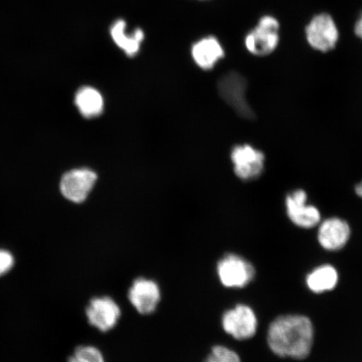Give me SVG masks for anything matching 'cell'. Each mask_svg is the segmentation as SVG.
<instances>
[{
	"label": "cell",
	"instance_id": "19",
	"mask_svg": "<svg viewBox=\"0 0 362 362\" xmlns=\"http://www.w3.org/2000/svg\"><path fill=\"white\" fill-rule=\"evenodd\" d=\"M15 260L11 252L6 250H0V276L6 274L12 269Z\"/></svg>",
	"mask_w": 362,
	"mask_h": 362
},
{
	"label": "cell",
	"instance_id": "1",
	"mask_svg": "<svg viewBox=\"0 0 362 362\" xmlns=\"http://www.w3.org/2000/svg\"><path fill=\"white\" fill-rule=\"evenodd\" d=\"M315 337L314 325L307 316H279L269 325L270 350L280 357L303 360L310 354Z\"/></svg>",
	"mask_w": 362,
	"mask_h": 362
},
{
	"label": "cell",
	"instance_id": "14",
	"mask_svg": "<svg viewBox=\"0 0 362 362\" xmlns=\"http://www.w3.org/2000/svg\"><path fill=\"white\" fill-rule=\"evenodd\" d=\"M339 274L336 268L329 264L317 267L306 277V285L315 293L333 291L337 287Z\"/></svg>",
	"mask_w": 362,
	"mask_h": 362
},
{
	"label": "cell",
	"instance_id": "15",
	"mask_svg": "<svg viewBox=\"0 0 362 362\" xmlns=\"http://www.w3.org/2000/svg\"><path fill=\"white\" fill-rule=\"evenodd\" d=\"M75 104L86 119H93L102 115L104 102L102 94L90 87L81 88L75 96Z\"/></svg>",
	"mask_w": 362,
	"mask_h": 362
},
{
	"label": "cell",
	"instance_id": "10",
	"mask_svg": "<svg viewBox=\"0 0 362 362\" xmlns=\"http://www.w3.org/2000/svg\"><path fill=\"white\" fill-rule=\"evenodd\" d=\"M98 179L97 174L88 169H76L62 176L60 189L63 197L74 203L86 201Z\"/></svg>",
	"mask_w": 362,
	"mask_h": 362
},
{
	"label": "cell",
	"instance_id": "9",
	"mask_svg": "<svg viewBox=\"0 0 362 362\" xmlns=\"http://www.w3.org/2000/svg\"><path fill=\"white\" fill-rule=\"evenodd\" d=\"M307 194L304 189H296L289 193L285 199L289 220L298 228L310 229L320 223L321 216L318 208L308 205Z\"/></svg>",
	"mask_w": 362,
	"mask_h": 362
},
{
	"label": "cell",
	"instance_id": "17",
	"mask_svg": "<svg viewBox=\"0 0 362 362\" xmlns=\"http://www.w3.org/2000/svg\"><path fill=\"white\" fill-rule=\"evenodd\" d=\"M68 362H105V360L97 347L80 346L75 350L74 355L69 357Z\"/></svg>",
	"mask_w": 362,
	"mask_h": 362
},
{
	"label": "cell",
	"instance_id": "11",
	"mask_svg": "<svg viewBox=\"0 0 362 362\" xmlns=\"http://www.w3.org/2000/svg\"><path fill=\"white\" fill-rule=\"evenodd\" d=\"M129 300L140 315L153 314L161 300L160 286L153 280L135 279L128 293Z\"/></svg>",
	"mask_w": 362,
	"mask_h": 362
},
{
	"label": "cell",
	"instance_id": "8",
	"mask_svg": "<svg viewBox=\"0 0 362 362\" xmlns=\"http://www.w3.org/2000/svg\"><path fill=\"white\" fill-rule=\"evenodd\" d=\"M88 323L101 332L115 328L121 317V309L115 300L108 296L93 298L86 309Z\"/></svg>",
	"mask_w": 362,
	"mask_h": 362
},
{
	"label": "cell",
	"instance_id": "12",
	"mask_svg": "<svg viewBox=\"0 0 362 362\" xmlns=\"http://www.w3.org/2000/svg\"><path fill=\"white\" fill-rule=\"evenodd\" d=\"M351 237L349 224L339 217H332L321 223L318 230L320 246L327 251L341 250Z\"/></svg>",
	"mask_w": 362,
	"mask_h": 362
},
{
	"label": "cell",
	"instance_id": "4",
	"mask_svg": "<svg viewBox=\"0 0 362 362\" xmlns=\"http://www.w3.org/2000/svg\"><path fill=\"white\" fill-rule=\"evenodd\" d=\"M217 276L226 288H243L255 277V269L250 262L234 253H228L216 266Z\"/></svg>",
	"mask_w": 362,
	"mask_h": 362
},
{
	"label": "cell",
	"instance_id": "7",
	"mask_svg": "<svg viewBox=\"0 0 362 362\" xmlns=\"http://www.w3.org/2000/svg\"><path fill=\"white\" fill-rule=\"evenodd\" d=\"M234 172L244 181L256 180L264 170V153L249 144L235 146L230 153Z\"/></svg>",
	"mask_w": 362,
	"mask_h": 362
},
{
	"label": "cell",
	"instance_id": "18",
	"mask_svg": "<svg viewBox=\"0 0 362 362\" xmlns=\"http://www.w3.org/2000/svg\"><path fill=\"white\" fill-rule=\"evenodd\" d=\"M205 362H242L236 351L224 346L212 348Z\"/></svg>",
	"mask_w": 362,
	"mask_h": 362
},
{
	"label": "cell",
	"instance_id": "21",
	"mask_svg": "<svg viewBox=\"0 0 362 362\" xmlns=\"http://www.w3.org/2000/svg\"><path fill=\"white\" fill-rule=\"evenodd\" d=\"M355 191L357 196L362 199V180L360 183L356 185Z\"/></svg>",
	"mask_w": 362,
	"mask_h": 362
},
{
	"label": "cell",
	"instance_id": "2",
	"mask_svg": "<svg viewBox=\"0 0 362 362\" xmlns=\"http://www.w3.org/2000/svg\"><path fill=\"white\" fill-rule=\"evenodd\" d=\"M280 24L274 16H264L257 25L247 34L245 47L256 57H266L273 53L278 47Z\"/></svg>",
	"mask_w": 362,
	"mask_h": 362
},
{
	"label": "cell",
	"instance_id": "3",
	"mask_svg": "<svg viewBox=\"0 0 362 362\" xmlns=\"http://www.w3.org/2000/svg\"><path fill=\"white\" fill-rule=\"evenodd\" d=\"M217 89L221 98L233 107L240 117L252 120L255 112L247 99V81L237 72H229L221 78Z\"/></svg>",
	"mask_w": 362,
	"mask_h": 362
},
{
	"label": "cell",
	"instance_id": "13",
	"mask_svg": "<svg viewBox=\"0 0 362 362\" xmlns=\"http://www.w3.org/2000/svg\"><path fill=\"white\" fill-rule=\"evenodd\" d=\"M224 56V49L215 37L203 39L192 48L194 62L204 70L212 69Z\"/></svg>",
	"mask_w": 362,
	"mask_h": 362
},
{
	"label": "cell",
	"instance_id": "6",
	"mask_svg": "<svg viewBox=\"0 0 362 362\" xmlns=\"http://www.w3.org/2000/svg\"><path fill=\"white\" fill-rule=\"evenodd\" d=\"M224 332L238 341H246L255 337L257 318L255 310L247 305H238L226 310L221 318Z\"/></svg>",
	"mask_w": 362,
	"mask_h": 362
},
{
	"label": "cell",
	"instance_id": "20",
	"mask_svg": "<svg viewBox=\"0 0 362 362\" xmlns=\"http://www.w3.org/2000/svg\"><path fill=\"white\" fill-rule=\"evenodd\" d=\"M354 31L357 37H359L362 40V13L356 22Z\"/></svg>",
	"mask_w": 362,
	"mask_h": 362
},
{
	"label": "cell",
	"instance_id": "5",
	"mask_svg": "<svg viewBox=\"0 0 362 362\" xmlns=\"http://www.w3.org/2000/svg\"><path fill=\"white\" fill-rule=\"evenodd\" d=\"M339 36L337 23L327 13L315 16L305 28L308 43L312 48L321 52H328L336 48Z\"/></svg>",
	"mask_w": 362,
	"mask_h": 362
},
{
	"label": "cell",
	"instance_id": "16",
	"mask_svg": "<svg viewBox=\"0 0 362 362\" xmlns=\"http://www.w3.org/2000/svg\"><path fill=\"white\" fill-rule=\"evenodd\" d=\"M126 24L123 20L115 22L112 26L111 35L115 42L123 49L127 55L133 57L139 51L140 43L143 42L144 35L141 29H137L132 35H126Z\"/></svg>",
	"mask_w": 362,
	"mask_h": 362
}]
</instances>
